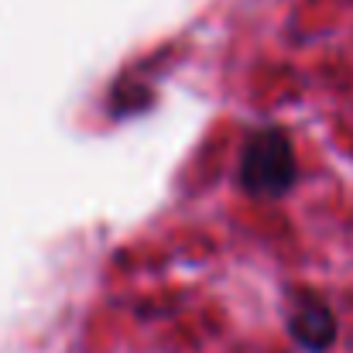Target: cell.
Returning <instances> with one entry per match:
<instances>
[{
	"label": "cell",
	"instance_id": "obj_1",
	"mask_svg": "<svg viewBox=\"0 0 353 353\" xmlns=\"http://www.w3.org/2000/svg\"><path fill=\"white\" fill-rule=\"evenodd\" d=\"M83 353H353V0H254Z\"/></svg>",
	"mask_w": 353,
	"mask_h": 353
}]
</instances>
